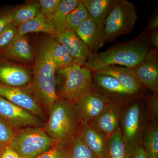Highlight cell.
<instances>
[{"instance_id": "603a6c76", "label": "cell", "mask_w": 158, "mask_h": 158, "mask_svg": "<svg viewBox=\"0 0 158 158\" xmlns=\"http://www.w3.org/2000/svg\"><path fill=\"white\" fill-rule=\"evenodd\" d=\"M142 146L147 158H158V122H148L143 136Z\"/></svg>"}, {"instance_id": "6da1fadb", "label": "cell", "mask_w": 158, "mask_h": 158, "mask_svg": "<svg viewBox=\"0 0 158 158\" xmlns=\"http://www.w3.org/2000/svg\"><path fill=\"white\" fill-rule=\"evenodd\" d=\"M147 35L142 32L132 40L118 44L98 53H90L83 66L92 73L110 65L133 68L146 57L151 48Z\"/></svg>"}, {"instance_id": "836d02e7", "label": "cell", "mask_w": 158, "mask_h": 158, "mask_svg": "<svg viewBox=\"0 0 158 158\" xmlns=\"http://www.w3.org/2000/svg\"><path fill=\"white\" fill-rule=\"evenodd\" d=\"M13 10L0 11V33L13 22Z\"/></svg>"}, {"instance_id": "7402d4cb", "label": "cell", "mask_w": 158, "mask_h": 158, "mask_svg": "<svg viewBox=\"0 0 158 158\" xmlns=\"http://www.w3.org/2000/svg\"><path fill=\"white\" fill-rule=\"evenodd\" d=\"M56 72L75 65L64 47L52 38L47 41Z\"/></svg>"}, {"instance_id": "2e32d148", "label": "cell", "mask_w": 158, "mask_h": 158, "mask_svg": "<svg viewBox=\"0 0 158 158\" xmlns=\"http://www.w3.org/2000/svg\"><path fill=\"white\" fill-rule=\"evenodd\" d=\"M31 81L28 69L0 58V83L10 87L22 88Z\"/></svg>"}, {"instance_id": "d590c367", "label": "cell", "mask_w": 158, "mask_h": 158, "mask_svg": "<svg viewBox=\"0 0 158 158\" xmlns=\"http://www.w3.org/2000/svg\"><path fill=\"white\" fill-rule=\"evenodd\" d=\"M158 28V13L157 11L150 19L146 28L143 31L144 34H148L151 31Z\"/></svg>"}, {"instance_id": "d6986e66", "label": "cell", "mask_w": 158, "mask_h": 158, "mask_svg": "<svg viewBox=\"0 0 158 158\" xmlns=\"http://www.w3.org/2000/svg\"><path fill=\"white\" fill-rule=\"evenodd\" d=\"M88 47L90 53L96 54L105 44L102 31L90 17L82 23L75 32Z\"/></svg>"}, {"instance_id": "9a60e30c", "label": "cell", "mask_w": 158, "mask_h": 158, "mask_svg": "<svg viewBox=\"0 0 158 158\" xmlns=\"http://www.w3.org/2000/svg\"><path fill=\"white\" fill-rule=\"evenodd\" d=\"M93 73L107 75L115 78L125 88L137 95H143L146 90L138 81L131 68L110 65L102 67Z\"/></svg>"}, {"instance_id": "ffe728a7", "label": "cell", "mask_w": 158, "mask_h": 158, "mask_svg": "<svg viewBox=\"0 0 158 158\" xmlns=\"http://www.w3.org/2000/svg\"><path fill=\"white\" fill-rule=\"evenodd\" d=\"M89 17L102 31L104 23L116 0H82Z\"/></svg>"}, {"instance_id": "ba28073f", "label": "cell", "mask_w": 158, "mask_h": 158, "mask_svg": "<svg viewBox=\"0 0 158 158\" xmlns=\"http://www.w3.org/2000/svg\"><path fill=\"white\" fill-rule=\"evenodd\" d=\"M112 101L108 97L93 88L72 103L79 122H90Z\"/></svg>"}, {"instance_id": "74e56055", "label": "cell", "mask_w": 158, "mask_h": 158, "mask_svg": "<svg viewBox=\"0 0 158 158\" xmlns=\"http://www.w3.org/2000/svg\"><path fill=\"white\" fill-rule=\"evenodd\" d=\"M131 158H147L146 153L143 146L138 148L131 156Z\"/></svg>"}, {"instance_id": "ac0fdd59", "label": "cell", "mask_w": 158, "mask_h": 158, "mask_svg": "<svg viewBox=\"0 0 158 158\" xmlns=\"http://www.w3.org/2000/svg\"><path fill=\"white\" fill-rule=\"evenodd\" d=\"M1 58L32 62L35 59L34 51L26 35L18 34L13 41L2 52Z\"/></svg>"}, {"instance_id": "d4e9b609", "label": "cell", "mask_w": 158, "mask_h": 158, "mask_svg": "<svg viewBox=\"0 0 158 158\" xmlns=\"http://www.w3.org/2000/svg\"><path fill=\"white\" fill-rule=\"evenodd\" d=\"M69 158H98L84 143L78 133L65 142Z\"/></svg>"}, {"instance_id": "5bb4252c", "label": "cell", "mask_w": 158, "mask_h": 158, "mask_svg": "<svg viewBox=\"0 0 158 158\" xmlns=\"http://www.w3.org/2000/svg\"><path fill=\"white\" fill-rule=\"evenodd\" d=\"M0 96L25 109L39 118H44L42 108L37 99L22 88L10 87L0 83Z\"/></svg>"}, {"instance_id": "7a4b0ae2", "label": "cell", "mask_w": 158, "mask_h": 158, "mask_svg": "<svg viewBox=\"0 0 158 158\" xmlns=\"http://www.w3.org/2000/svg\"><path fill=\"white\" fill-rule=\"evenodd\" d=\"M34 62L32 85L34 96L49 112L59 98L56 89V68L47 41L38 49Z\"/></svg>"}, {"instance_id": "e0dca14e", "label": "cell", "mask_w": 158, "mask_h": 158, "mask_svg": "<svg viewBox=\"0 0 158 158\" xmlns=\"http://www.w3.org/2000/svg\"><path fill=\"white\" fill-rule=\"evenodd\" d=\"M78 134L84 143L98 158H104L108 138L88 122L80 123Z\"/></svg>"}, {"instance_id": "8d00e7d4", "label": "cell", "mask_w": 158, "mask_h": 158, "mask_svg": "<svg viewBox=\"0 0 158 158\" xmlns=\"http://www.w3.org/2000/svg\"><path fill=\"white\" fill-rule=\"evenodd\" d=\"M0 158H24L21 156L17 153L12 150L8 146L3 150Z\"/></svg>"}, {"instance_id": "9c48e42d", "label": "cell", "mask_w": 158, "mask_h": 158, "mask_svg": "<svg viewBox=\"0 0 158 158\" xmlns=\"http://www.w3.org/2000/svg\"><path fill=\"white\" fill-rule=\"evenodd\" d=\"M0 117L14 130L42 126V123L37 116L1 96Z\"/></svg>"}, {"instance_id": "f1b7e54d", "label": "cell", "mask_w": 158, "mask_h": 158, "mask_svg": "<svg viewBox=\"0 0 158 158\" xmlns=\"http://www.w3.org/2000/svg\"><path fill=\"white\" fill-rule=\"evenodd\" d=\"M146 98L145 109L148 120L156 122L158 118V94L152 93Z\"/></svg>"}, {"instance_id": "30bf717a", "label": "cell", "mask_w": 158, "mask_h": 158, "mask_svg": "<svg viewBox=\"0 0 158 158\" xmlns=\"http://www.w3.org/2000/svg\"><path fill=\"white\" fill-rule=\"evenodd\" d=\"M93 88L112 101L127 103L143 95H137L125 88L117 79L107 75L93 73Z\"/></svg>"}, {"instance_id": "8fae6325", "label": "cell", "mask_w": 158, "mask_h": 158, "mask_svg": "<svg viewBox=\"0 0 158 158\" xmlns=\"http://www.w3.org/2000/svg\"><path fill=\"white\" fill-rule=\"evenodd\" d=\"M126 102L113 101L92 121L88 122L108 138L119 127L123 112Z\"/></svg>"}, {"instance_id": "83f0119b", "label": "cell", "mask_w": 158, "mask_h": 158, "mask_svg": "<svg viewBox=\"0 0 158 158\" xmlns=\"http://www.w3.org/2000/svg\"><path fill=\"white\" fill-rule=\"evenodd\" d=\"M89 17L88 10L82 1L66 16V30L76 32L83 23Z\"/></svg>"}, {"instance_id": "3957f363", "label": "cell", "mask_w": 158, "mask_h": 158, "mask_svg": "<svg viewBox=\"0 0 158 158\" xmlns=\"http://www.w3.org/2000/svg\"><path fill=\"white\" fill-rule=\"evenodd\" d=\"M144 95L128 102L125 106L119 127L128 154L130 157L142 146L148 120Z\"/></svg>"}, {"instance_id": "4dcf8cb0", "label": "cell", "mask_w": 158, "mask_h": 158, "mask_svg": "<svg viewBox=\"0 0 158 158\" xmlns=\"http://www.w3.org/2000/svg\"><path fill=\"white\" fill-rule=\"evenodd\" d=\"M18 34V27L11 23L0 33V56Z\"/></svg>"}, {"instance_id": "1f68e13d", "label": "cell", "mask_w": 158, "mask_h": 158, "mask_svg": "<svg viewBox=\"0 0 158 158\" xmlns=\"http://www.w3.org/2000/svg\"><path fill=\"white\" fill-rule=\"evenodd\" d=\"M36 158H69L65 142L54 144L50 149Z\"/></svg>"}, {"instance_id": "d6a6232c", "label": "cell", "mask_w": 158, "mask_h": 158, "mask_svg": "<svg viewBox=\"0 0 158 158\" xmlns=\"http://www.w3.org/2000/svg\"><path fill=\"white\" fill-rule=\"evenodd\" d=\"M61 0H40V14L50 19L60 5Z\"/></svg>"}, {"instance_id": "44dd1931", "label": "cell", "mask_w": 158, "mask_h": 158, "mask_svg": "<svg viewBox=\"0 0 158 158\" xmlns=\"http://www.w3.org/2000/svg\"><path fill=\"white\" fill-rule=\"evenodd\" d=\"M56 32L50 19L41 14L18 27V34L26 35L30 33H42L53 35Z\"/></svg>"}, {"instance_id": "52a82bcc", "label": "cell", "mask_w": 158, "mask_h": 158, "mask_svg": "<svg viewBox=\"0 0 158 158\" xmlns=\"http://www.w3.org/2000/svg\"><path fill=\"white\" fill-rule=\"evenodd\" d=\"M56 73L62 79L59 98L73 103L93 88L92 73L84 66L73 65Z\"/></svg>"}, {"instance_id": "e575fe53", "label": "cell", "mask_w": 158, "mask_h": 158, "mask_svg": "<svg viewBox=\"0 0 158 158\" xmlns=\"http://www.w3.org/2000/svg\"><path fill=\"white\" fill-rule=\"evenodd\" d=\"M149 33L147 37L149 45L152 47V48L158 52V29L151 31Z\"/></svg>"}, {"instance_id": "cb8c5ba5", "label": "cell", "mask_w": 158, "mask_h": 158, "mask_svg": "<svg viewBox=\"0 0 158 158\" xmlns=\"http://www.w3.org/2000/svg\"><path fill=\"white\" fill-rule=\"evenodd\" d=\"M104 158H131L127 152L120 127L108 138Z\"/></svg>"}, {"instance_id": "8992f818", "label": "cell", "mask_w": 158, "mask_h": 158, "mask_svg": "<svg viewBox=\"0 0 158 158\" xmlns=\"http://www.w3.org/2000/svg\"><path fill=\"white\" fill-rule=\"evenodd\" d=\"M55 144L40 127H28L15 131L9 147L24 158H36Z\"/></svg>"}, {"instance_id": "f546056e", "label": "cell", "mask_w": 158, "mask_h": 158, "mask_svg": "<svg viewBox=\"0 0 158 158\" xmlns=\"http://www.w3.org/2000/svg\"><path fill=\"white\" fill-rule=\"evenodd\" d=\"M14 134L15 130L0 117V149L9 146Z\"/></svg>"}, {"instance_id": "277c9868", "label": "cell", "mask_w": 158, "mask_h": 158, "mask_svg": "<svg viewBox=\"0 0 158 158\" xmlns=\"http://www.w3.org/2000/svg\"><path fill=\"white\" fill-rule=\"evenodd\" d=\"M49 113L44 131L55 144L65 143L78 133L80 122L72 102L59 98Z\"/></svg>"}, {"instance_id": "484cf974", "label": "cell", "mask_w": 158, "mask_h": 158, "mask_svg": "<svg viewBox=\"0 0 158 158\" xmlns=\"http://www.w3.org/2000/svg\"><path fill=\"white\" fill-rule=\"evenodd\" d=\"M40 14L39 1H32L17 9H13L12 24L18 27Z\"/></svg>"}, {"instance_id": "5b68a950", "label": "cell", "mask_w": 158, "mask_h": 158, "mask_svg": "<svg viewBox=\"0 0 158 158\" xmlns=\"http://www.w3.org/2000/svg\"><path fill=\"white\" fill-rule=\"evenodd\" d=\"M138 19L137 11L132 3L127 0H116L104 23V43L131 32Z\"/></svg>"}, {"instance_id": "4fadbf2b", "label": "cell", "mask_w": 158, "mask_h": 158, "mask_svg": "<svg viewBox=\"0 0 158 158\" xmlns=\"http://www.w3.org/2000/svg\"><path fill=\"white\" fill-rule=\"evenodd\" d=\"M52 36L64 47L75 65L84 66L90 52L85 42L75 32L66 29L56 31Z\"/></svg>"}, {"instance_id": "7c38bea8", "label": "cell", "mask_w": 158, "mask_h": 158, "mask_svg": "<svg viewBox=\"0 0 158 158\" xmlns=\"http://www.w3.org/2000/svg\"><path fill=\"white\" fill-rule=\"evenodd\" d=\"M136 77L145 89L158 94V52L151 48L147 56L132 68Z\"/></svg>"}, {"instance_id": "4316f807", "label": "cell", "mask_w": 158, "mask_h": 158, "mask_svg": "<svg viewBox=\"0 0 158 158\" xmlns=\"http://www.w3.org/2000/svg\"><path fill=\"white\" fill-rule=\"evenodd\" d=\"M80 2L79 0H61L56 11L50 18L56 31L66 30V16L77 6Z\"/></svg>"}]
</instances>
